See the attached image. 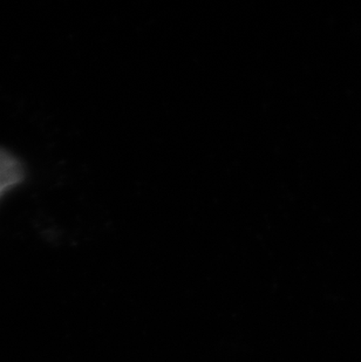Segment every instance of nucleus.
I'll return each mask as SVG.
<instances>
[{
	"label": "nucleus",
	"instance_id": "nucleus-1",
	"mask_svg": "<svg viewBox=\"0 0 361 362\" xmlns=\"http://www.w3.org/2000/svg\"><path fill=\"white\" fill-rule=\"evenodd\" d=\"M26 177V170L21 160L11 151L0 147V199L7 192L21 185Z\"/></svg>",
	"mask_w": 361,
	"mask_h": 362
}]
</instances>
